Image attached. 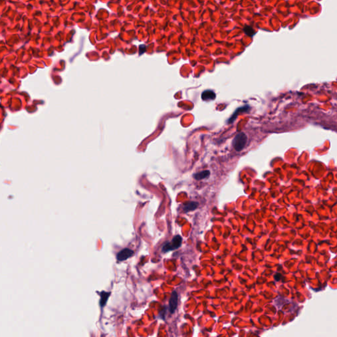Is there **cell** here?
<instances>
[{"mask_svg": "<svg viewBox=\"0 0 337 337\" xmlns=\"http://www.w3.org/2000/svg\"><path fill=\"white\" fill-rule=\"evenodd\" d=\"M247 143V137L244 132H240L234 138L233 146L238 152H240L245 148Z\"/></svg>", "mask_w": 337, "mask_h": 337, "instance_id": "cell-1", "label": "cell"}, {"mask_svg": "<svg viewBox=\"0 0 337 337\" xmlns=\"http://www.w3.org/2000/svg\"><path fill=\"white\" fill-rule=\"evenodd\" d=\"M182 241V238L181 236L179 235L175 236L170 242L166 243L163 246L162 251L163 252H167L169 251H172L177 249L178 248L181 246Z\"/></svg>", "mask_w": 337, "mask_h": 337, "instance_id": "cell-2", "label": "cell"}, {"mask_svg": "<svg viewBox=\"0 0 337 337\" xmlns=\"http://www.w3.org/2000/svg\"><path fill=\"white\" fill-rule=\"evenodd\" d=\"M134 251L128 248H125L122 250L120 251L117 255V259L118 261H125L127 259L131 257L134 255Z\"/></svg>", "mask_w": 337, "mask_h": 337, "instance_id": "cell-3", "label": "cell"}, {"mask_svg": "<svg viewBox=\"0 0 337 337\" xmlns=\"http://www.w3.org/2000/svg\"><path fill=\"white\" fill-rule=\"evenodd\" d=\"M178 304V294L176 292L173 291L169 300V311L171 313H174Z\"/></svg>", "mask_w": 337, "mask_h": 337, "instance_id": "cell-4", "label": "cell"}, {"mask_svg": "<svg viewBox=\"0 0 337 337\" xmlns=\"http://www.w3.org/2000/svg\"><path fill=\"white\" fill-rule=\"evenodd\" d=\"M250 109H251V107L248 105L238 108L237 110L235 111V112L234 113V114L233 115V116H231V117L229 119V121H228V123H233V122L234 121H235V119H236V117L238 116V115H239V113H246V112H248L250 110Z\"/></svg>", "mask_w": 337, "mask_h": 337, "instance_id": "cell-5", "label": "cell"}, {"mask_svg": "<svg viewBox=\"0 0 337 337\" xmlns=\"http://www.w3.org/2000/svg\"><path fill=\"white\" fill-rule=\"evenodd\" d=\"M216 98V94L213 90H207L203 92L202 94V99L204 101L214 100Z\"/></svg>", "mask_w": 337, "mask_h": 337, "instance_id": "cell-6", "label": "cell"}, {"mask_svg": "<svg viewBox=\"0 0 337 337\" xmlns=\"http://www.w3.org/2000/svg\"><path fill=\"white\" fill-rule=\"evenodd\" d=\"M198 203L195 202H188L184 205L183 210L185 211V212H190V211H193L196 209L197 207H198Z\"/></svg>", "mask_w": 337, "mask_h": 337, "instance_id": "cell-7", "label": "cell"}, {"mask_svg": "<svg viewBox=\"0 0 337 337\" xmlns=\"http://www.w3.org/2000/svg\"><path fill=\"white\" fill-rule=\"evenodd\" d=\"M111 293L110 292H105V291H102L101 293H100V304L101 305V307H104L105 305L106 304V303L107 302V299L110 297Z\"/></svg>", "mask_w": 337, "mask_h": 337, "instance_id": "cell-8", "label": "cell"}, {"mask_svg": "<svg viewBox=\"0 0 337 337\" xmlns=\"http://www.w3.org/2000/svg\"><path fill=\"white\" fill-rule=\"evenodd\" d=\"M209 175H210V172L209 171H208V170H207V171H203L202 172L196 173V174L194 175V177L195 179L199 180L209 177Z\"/></svg>", "mask_w": 337, "mask_h": 337, "instance_id": "cell-9", "label": "cell"}, {"mask_svg": "<svg viewBox=\"0 0 337 337\" xmlns=\"http://www.w3.org/2000/svg\"><path fill=\"white\" fill-rule=\"evenodd\" d=\"M244 32H245L246 35H248V36H253L255 35H256V32H255V30H254V29L252 27H251L250 26H244Z\"/></svg>", "mask_w": 337, "mask_h": 337, "instance_id": "cell-10", "label": "cell"}]
</instances>
